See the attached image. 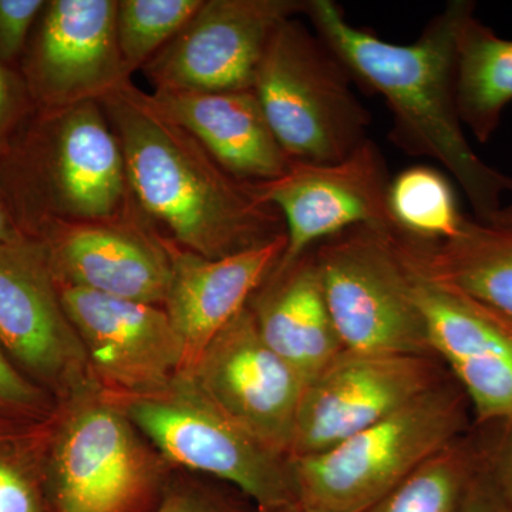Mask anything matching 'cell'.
I'll list each match as a JSON object with an SVG mask.
<instances>
[{"label":"cell","instance_id":"5bb4252c","mask_svg":"<svg viewBox=\"0 0 512 512\" xmlns=\"http://www.w3.org/2000/svg\"><path fill=\"white\" fill-rule=\"evenodd\" d=\"M0 345L29 379L64 397L93 380L36 239L0 245Z\"/></svg>","mask_w":512,"mask_h":512},{"label":"cell","instance_id":"7c38bea8","mask_svg":"<svg viewBox=\"0 0 512 512\" xmlns=\"http://www.w3.org/2000/svg\"><path fill=\"white\" fill-rule=\"evenodd\" d=\"M90 377L111 397L161 392L187 370L183 342L163 306L59 285Z\"/></svg>","mask_w":512,"mask_h":512},{"label":"cell","instance_id":"e0dca14e","mask_svg":"<svg viewBox=\"0 0 512 512\" xmlns=\"http://www.w3.org/2000/svg\"><path fill=\"white\" fill-rule=\"evenodd\" d=\"M163 242L170 256L163 308L183 342L188 372L272 274L284 255L286 234L224 258L195 254L164 234Z\"/></svg>","mask_w":512,"mask_h":512},{"label":"cell","instance_id":"f1b7e54d","mask_svg":"<svg viewBox=\"0 0 512 512\" xmlns=\"http://www.w3.org/2000/svg\"><path fill=\"white\" fill-rule=\"evenodd\" d=\"M36 110L19 70L0 63V158L8 153Z\"/></svg>","mask_w":512,"mask_h":512},{"label":"cell","instance_id":"4fadbf2b","mask_svg":"<svg viewBox=\"0 0 512 512\" xmlns=\"http://www.w3.org/2000/svg\"><path fill=\"white\" fill-rule=\"evenodd\" d=\"M390 180L382 150L367 138L338 163H292L281 177L254 184L285 222L286 248L275 271L357 225L396 229L387 208Z\"/></svg>","mask_w":512,"mask_h":512},{"label":"cell","instance_id":"d6986e66","mask_svg":"<svg viewBox=\"0 0 512 512\" xmlns=\"http://www.w3.org/2000/svg\"><path fill=\"white\" fill-rule=\"evenodd\" d=\"M262 339L311 382L343 350L320 286L313 251L272 271L248 303Z\"/></svg>","mask_w":512,"mask_h":512},{"label":"cell","instance_id":"30bf717a","mask_svg":"<svg viewBox=\"0 0 512 512\" xmlns=\"http://www.w3.org/2000/svg\"><path fill=\"white\" fill-rule=\"evenodd\" d=\"M443 380L433 356L343 349L305 384L289 458L328 450L396 413Z\"/></svg>","mask_w":512,"mask_h":512},{"label":"cell","instance_id":"484cf974","mask_svg":"<svg viewBox=\"0 0 512 512\" xmlns=\"http://www.w3.org/2000/svg\"><path fill=\"white\" fill-rule=\"evenodd\" d=\"M25 423L0 417V512H47L42 448Z\"/></svg>","mask_w":512,"mask_h":512},{"label":"cell","instance_id":"7402d4cb","mask_svg":"<svg viewBox=\"0 0 512 512\" xmlns=\"http://www.w3.org/2000/svg\"><path fill=\"white\" fill-rule=\"evenodd\" d=\"M414 275V295L434 356L451 365L460 360L512 353L510 320L460 293Z\"/></svg>","mask_w":512,"mask_h":512},{"label":"cell","instance_id":"e575fe53","mask_svg":"<svg viewBox=\"0 0 512 512\" xmlns=\"http://www.w3.org/2000/svg\"><path fill=\"white\" fill-rule=\"evenodd\" d=\"M488 224L497 225V227L512 229V191L508 195L507 200L501 205L500 210L495 212L493 217L490 218Z\"/></svg>","mask_w":512,"mask_h":512},{"label":"cell","instance_id":"7a4b0ae2","mask_svg":"<svg viewBox=\"0 0 512 512\" xmlns=\"http://www.w3.org/2000/svg\"><path fill=\"white\" fill-rule=\"evenodd\" d=\"M100 104L137 205L154 227L167 229L165 237L195 254L224 258L285 234L284 218L254 184L225 171L151 94L130 82Z\"/></svg>","mask_w":512,"mask_h":512},{"label":"cell","instance_id":"d4e9b609","mask_svg":"<svg viewBox=\"0 0 512 512\" xmlns=\"http://www.w3.org/2000/svg\"><path fill=\"white\" fill-rule=\"evenodd\" d=\"M204 0H117V43L133 76L174 39Z\"/></svg>","mask_w":512,"mask_h":512},{"label":"cell","instance_id":"8992f818","mask_svg":"<svg viewBox=\"0 0 512 512\" xmlns=\"http://www.w3.org/2000/svg\"><path fill=\"white\" fill-rule=\"evenodd\" d=\"M353 82L312 26L293 18L276 30L254 90L292 163H338L369 138L372 117L353 93Z\"/></svg>","mask_w":512,"mask_h":512},{"label":"cell","instance_id":"44dd1931","mask_svg":"<svg viewBox=\"0 0 512 512\" xmlns=\"http://www.w3.org/2000/svg\"><path fill=\"white\" fill-rule=\"evenodd\" d=\"M457 107L461 123L488 143L512 103V39L468 16L457 40Z\"/></svg>","mask_w":512,"mask_h":512},{"label":"cell","instance_id":"9a60e30c","mask_svg":"<svg viewBox=\"0 0 512 512\" xmlns=\"http://www.w3.org/2000/svg\"><path fill=\"white\" fill-rule=\"evenodd\" d=\"M188 373L229 419L289 458L305 382L266 345L249 306L211 340Z\"/></svg>","mask_w":512,"mask_h":512},{"label":"cell","instance_id":"52a82bcc","mask_svg":"<svg viewBox=\"0 0 512 512\" xmlns=\"http://www.w3.org/2000/svg\"><path fill=\"white\" fill-rule=\"evenodd\" d=\"M313 256L343 349L433 356L396 229L357 225L320 242Z\"/></svg>","mask_w":512,"mask_h":512},{"label":"cell","instance_id":"ffe728a7","mask_svg":"<svg viewBox=\"0 0 512 512\" xmlns=\"http://www.w3.org/2000/svg\"><path fill=\"white\" fill-rule=\"evenodd\" d=\"M396 235L414 274L512 322V229L466 217L444 241Z\"/></svg>","mask_w":512,"mask_h":512},{"label":"cell","instance_id":"277c9868","mask_svg":"<svg viewBox=\"0 0 512 512\" xmlns=\"http://www.w3.org/2000/svg\"><path fill=\"white\" fill-rule=\"evenodd\" d=\"M467 397L446 379L386 419L312 456L289 458L305 512H365L461 439Z\"/></svg>","mask_w":512,"mask_h":512},{"label":"cell","instance_id":"8fae6325","mask_svg":"<svg viewBox=\"0 0 512 512\" xmlns=\"http://www.w3.org/2000/svg\"><path fill=\"white\" fill-rule=\"evenodd\" d=\"M116 15L117 0H46L19 64L37 110L100 103L131 82Z\"/></svg>","mask_w":512,"mask_h":512},{"label":"cell","instance_id":"d6a6232c","mask_svg":"<svg viewBox=\"0 0 512 512\" xmlns=\"http://www.w3.org/2000/svg\"><path fill=\"white\" fill-rule=\"evenodd\" d=\"M505 430L490 461H485L491 477L512 507V420L505 421Z\"/></svg>","mask_w":512,"mask_h":512},{"label":"cell","instance_id":"4dcf8cb0","mask_svg":"<svg viewBox=\"0 0 512 512\" xmlns=\"http://www.w3.org/2000/svg\"><path fill=\"white\" fill-rule=\"evenodd\" d=\"M153 512H245L224 495L197 485H168Z\"/></svg>","mask_w":512,"mask_h":512},{"label":"cell","instance_id":"6da1fadb","mask_svg":"<svg viewBox=\"0 0 512 512\" xmlns=\"http://www.w3.org/2000/svg\"><path fill=\"white\" fill-rule=\"evenodd\" d=\"M473 13L471 0H451L410 45L353 26L333 0H309L305 16L353 80L386 101L394 146L443 165L466 194L476 220L488 222L511 194L512 177L478 156L458 114V33Z\"/></svg>","mask_w":512,"mask_h":512},{"label":"cell","instance_id":"3957f363","mask_svg":"<svg viewBox=\"0 0 512 512\" xmlns=\"http://www.w3.org/2000/svg\"><path fill=\"white\" fill-rule=\"evenodd\" d=\"M0 191L29 239L60 222L147 220L99 101L36 110L0 158Z\"/></svg>","mask_w":512,"mask_h":512},{"label":"cell","instance_id":"d590c367","mask_svg":"<svg viewBox=\"0 0 512 512\" xmlns=\"http://www.w3.org/2000/svg\"><path fill=\"white\" fill-rule=\"evenodd\" d=\"M256 512H305L298 503L276 505V507L256 508Z\"/></svg>","mask_w":512,"mask_h":512},{"label":"cell","instance_id":"4316f807","mask_svg":"<svg viewBox=\"0 0 512 512\" xmlns=\"http://www.w3.org/2000/svg\"><path fill=\"white\" fill-rule=\"evenodd\" d=\"M478 423L512 420V353L448 365Z\"/></svg>","mask_w":512,"mask_h":512},{"label":"cell","instance_id":"1f68e13d","mask_svg":"<svg viewBox=\"0 0 512 512\" xmlns=\"http://www.w3.org/2000/svg\"><path fill=\"white\" fill-rule=\"evenodd\" d=\"M458 512H512L511 505L485 466L484 458L468 484Z\"/></svg>","mask_w":512,"mask_h":512},{"label":"cell","instance_id":"836d02e7","mask_svg":"<svg viewBox=\"0 0 512 512\" xmlns=\"http://www.w3.org/2000/svg\"><path fill=\"white\" fill-rule=\"evenodd\" d=\"M23 239L28 238L20 231L12 212H10L8 202L0 191V245L15 244V242L23 241Z\"/></svg>","mask_w":512,"mask_h":512},{"label":"cell","instance_id":"f546056e","mask_svg":"<svg viewBox=\"0 0 512 512\" xmlns=\"http://www.w3.org/2000/svg\"><path fill=\"white\" fill-rule=\"evenodd\" d=\"M46 0H0V63L19 70Z\"/></svg>","mask_w":512,"mask_h":512},{"label":"cell","instance_id":"2e32d148","mask_svg":"<svg viewBox=\"0 0 512 512\" xmlns=\"http://www.w3.org/2000/svg\"><path fill=\"white\" fill-rule=\"evenodd\" d=\"M45 245L57 284L127 301L163 306L170 256L163 234L146 218L50 225Z\"/></svg>","mask_w":512,"mask_h":512},{"label":"cell","instance_id":"ac0fdd59","mask_svg":"<svg viewBox=\"0 0 512 512\" xmlns=\"http://www.w3.org/2000/svg\"><path fill=\"white\" fill-rule=\"evenodd\" d=\"M151 99L239 181L268 183L292 165L276 140L254 89L153 92Z\"/></svg>","mask_w":512,"mask_h":512},{"label":"cell","instance_id":"83f0119b","mask_svg":"<svg viewBox=\"0 0 512 512\" xmlns=\"http://www.w3.org/2000/svg\"><path fill=\"white\" fill-rule=\"evenodd\" d=\"M45 412V389L29 379L0 345V417L33 421Z\"/></svg>","mask_w":512,"mask_h":512},{"label":"cell","instance_id":"8d00e7d4","mask_svg":"<svg viewBox=\"0 0 512 512\" xmlns=\"http://www.w3.org/2000/svg\"><path fill=\"white\" fill-rule=\"evenodd\" d=\"M510 322H511V320H510Z\"/></svg>","mask_w":512,"mask_h":512},{"label":"cell","instance_id":"9c48e42d","mask_svg":"<svg viewBox=\"0 0 512 512\" xmlns=\"http://www.w3.org/2000/svg\"><path fill=\"white\" fill-rule=\"evenodd\" d=\"M309 0H204L190 22L143 67L154 92L254 89L269 42Z\"/></svg>","mask_w":512,"mask_h":512},{"label":"cell","instance_id":"5b68a950","mask_svg":"<svg viewBox=\"0 0 512 512\" xmlns=\"http://www.w3.org/2000/svg\"><path fill=\"white\" fill-rule=\"evenodd\" d=\"M66 403L43 451L47 512H153L167 490L160 458L94 380Z\"/></svg>","mask_w":512,"mask_h":512},{"label":"cell","instance_id":"cb8c5ba5","mask_svg":"<svg viewBox=\"0 0 512 512\" xmlns=\"http://www.w3.org/2000/svg\"><path fill=\"white\" fill-rule=\"evenodd\" d=\"M483 457L454 441L365 512H458Z\"/></svg>","mask_w":512,"mask_h":512},{"label":"cell","instance_id":"603a6c76","mask_svg":"<svg viewBox=\"0 0 512 512\" xmlns=\"http://www.w3.org/2000/svg\"><path fill=\"white\" fill-rule=\"evenodd\" d=\"M387 208L397 231L423 241L454 237L466 218L446 175L427 165L406 168L390 180Z\"/></svg>","mask_w":512,"mask_h":512},{"label":"cell","instance_id":"ba28073f","mask_svg":"<svg viewBox=\"0 0 512 512\" xmlns=\"http://www.w3.org/2000/svg\"><path fill=\"white\" fill-rule=\"evenodd\" d=\"M113 399L168 463L235 485L256 508L295 503L288 458L229 419L190 373L161 392Z\"/></svg>","mask_w":512,"mask_h":512}]
</instances>
